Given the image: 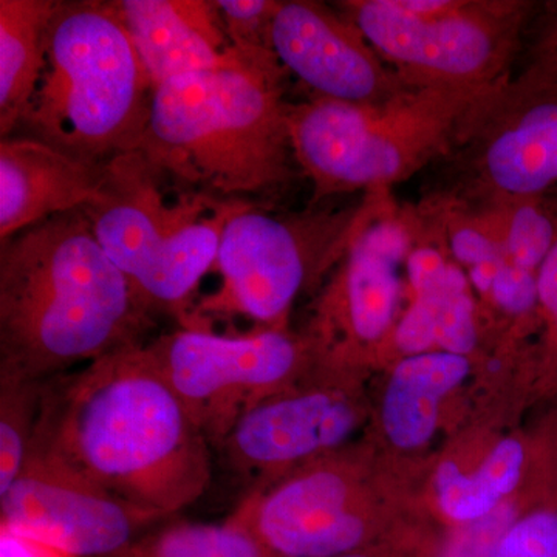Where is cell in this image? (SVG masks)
I'll use <instances>...</instances> for the list:
<instances>
[{
  "label": "cell",
  "mask_w": 557,
  "mask_h": 557,
  "mask_svg": "<svg viewBox=\"0 0 557 557\" xmlns=\"http://www.w3.org/2000/svg\"><path fill=\"white\" fill-rule=\"evenodd\" d=\"M32 449L152 522L193 507L212 480V446L145 343L47 381Z\"/></svg>",
  "instance_id": "1"
},
{
  "label": "cell",
  "mask_w": 557,
  "mask_h": 557,
  "mask_svg": "<svg viewBox=\"0 0 557 557\" xmlns=\"http://www.w3.org/2000/svg\"><path fill=\"white\" fill-rule=\"evenodd\" d=\"M153 314L83 209L2 242L0 369L47 383L143 344Z\"/></svg>",
  "instance_id": "2"
},
{
  "label": "cell",
  "mask_w": 557,
  "mask_h": 557,
  "mask_svg": "<svg viewBox=\"0 0 557 557\" xmlns=\"http://www.w3.org/2000/svg\"><path fill=\"white\" fill-rule=\"evenodd\" d=\"M237 50L228 65L157 87L138 150L185 185L247 200L287 185L296 160L287 70L270 49Z\"/></svg>",
  "instance_id": "3"
},
{
  "label": "cell",
  "mask_w": 557,
  "mask_h": 557,
  "mask_svg": "<svg viewBox=\"0 0 557 557\" xmlns=\"http://www.w3.org/2000/svg\"><path fill=\"white\" fill-rule=\"evenodd\" d=\"M248 203L185 185L135 149L106 163L100 193L83 211L152 310L194 329V295L214 269L223 228Z\"/></svg>",
  "instance_id": "4"
},
{
  "label": "cell",
  "mask_w": 557,
  "mask_h": 557,
  "mask_svg": "<svg viewBox=\"0 0 557 557\" xmlns=\"http://www.w3.org/2000/svg\"><path fill=\"white\" fill-rule=\"evenodd\" d=\"M153 91L119 2L60 0L46 70L22 124L76 159L108 163L138 149Z\"/></svg>",
  "instance_id": "5"
},
{
  "label": "cell",
  "mask_w": 557,
  "mask_h": 557,
  "mask_svg": "<svg viewBox=\"0 0 557 557\" xmlns=\"http://www.w3.org/2000/svg\"><path fill=\"white\" fill-rule=\"evenodd\" d=\"M493 89L412 87L383 104L318 97L292 104L293 153L313 183L310 207L338 194L375 193L442 159L469 110Z\"/></svg>",
  "instance_id": "6"
},
{
  "label": "cell",
  "mask_w": 557,
  "mask_h": 557,
  "mask_svg": "<svg viewBox=\"0 0 557 557\" xmlns=\"http://www.w3.org/2000/svg\"><path fill=\"white\" fill-rule=\"evenodd\" d=\"M338 5L409 87L487 90L511 78L541 3L347 0Z\"/></svg>",
  "instance_id": "7"
},
{
  "label": "cell",
  "mask_w": 557,
  "mask_h": 557,
  "mask_svg": "<svg viewBox=\"0 0 557 557\" xmlns=\"http://www.w3.org/2000/svg\"><path fill=\"white\" fill-rule=\"evenodd\" d=\"M379 201L329 209L273 212L249 201L223 228L214 270L222 284L194 307V329L209 317H245L284 329L304 288L343 258L351 237Z\"/></svg>",
  "instance_id": "8"
},
{
  "label": "cell",
  "mask_w": 557,
  "mask_h": 557,
  "mask_svg": "<svg viewBox=\"0 0 557 557\" xmlns=\"http://www.w3.org/2000/svg\"><path fill=\"white\" fill-rule=\"evenodd\" d=\"M442 159L460 175L454 199L557 197V76L523 69L487 91Z\"/></svg>",
  "instance_id": "9"
},
{
  "label": "cell",
  "mask_w": 557,
  "mask_h": 557,
  "mask_svg": "<svg viewBox=\"0 0 557 557\" xmlns=\"http://www.w3.org/2000/svg\"><path fill=\"white\" fill-rule=\"evenodd\" d=\"M212 448H222L242 413L292 387L314 354L285 329L219 335L178 329L146 344Z\"/></svg>",
  "instance_id": "10"
},
{
  "label": "cell",
  "mask_w": 557,
  "mask_h": 557,
  "mask_svg": "<svg viewBox=\"0 0 557 557\" xmlns=\"http://www.w3.org/2000/svg\"><path fill=\"white\" fill-rule=\"evenodd\" d=\"M2 531L67 557H104L126 547L152 522L67 463L32 449L0 496Z\"/></svg>",
  "instance_id": "11"
},
{
  "label": "cell",
  "mask_w": 557,
  "mask_h": 557,
  "mask_svg": "<svg viewBox=\"0 0 557 557\" xmlns=\"http://www.w3.org/2000/svg\"><path fill=\"white\" fill-rule=\"evenodd\" d=\"M276 485L252 491L231 519L270 557H336L372 544L346 465L319 458Z\"/></svg>",
  "instance_id": "12"
},
{
  "label": "cell",
  "mask_w": 557,
  "mask_h": 557,
  "mask_svg": "<svg viewBox=\"0 0 557 557\" xmlns=\"http://www.w3.org/2000/svg\"><path fill=\"white\" fill-rule=\"evenodd\" d=\"M269 49L288 75H295L318 98L383 104L412 89L346 14L322 2H278L270 24Z\"/></svg>",
  "instance_id": "13"
},
{
  "label": "cell",
  "mask_w": 557,
  "mask_h": 557,
  "mask_svg": "<svg viewBox=\"0 0 557 557\" xmlns=\"http://www.w3.org/2000/svg\"><path fill=\"white\" fill-rule=\"evenodd\" d=\"M417 242L416 225L398 212L376 205L343 255V265L319 304V351L336 348L332 361L354 346H372L391 332L401 295L399 269Z\"/></svg>",
  "instance_id": "14"
},
{
  "label": "cell",
  "mask_w": 557,
  "mask_h": 557,
  "mask_svg": "<svg viewBox=\"0 0 557 557\" xmlns=\"http://www.w3.org/2000/svg\"><path fill=\"white\" fill-rule=\"evenodd\" d=\"M358 421L357 406L338 387H288L242 413L220 450L240 474H281L338 449Z\"/></svg>",
  "instance_id": "15"
},
{
  "label": "cell",
  "mask_w": 557,
  "mask_h": 557,
  "mask_svg": "<svg viewBox=\"0 0 557 557\" xmlns=\"http://www.w3.org/2000/svg\"><path fill=\"white\" fill-rule=\"evenodd\" d=\"M106 163L76 159L38 138L0 143V237L83 209L97 199Z\"/></svg>",
  "instance_id": "16"
},
{
  "label": "cell",
  "mask_w": 557,
  "mask_h": 557,
  "mask_svg": "<svg viewBox=\"0 0 557 557\" xmlns=\"http://www.w3.org/2000/svg\"><path fill=\"white\" fill-rule=\"evenodd\" d=\"M124 24L153 90L166 81L236 61L215 2L121 0Z\"/></svg>",
  "instance_id": "17"
},
{
  "label": "cell",
  "mask_w": 557,
  "mask_h": 557,
  "mask_svg": "<svg viewBox=\"0 0 557 557\" xmlns=\"http://www.w3.org/2000/svg\"><path fill=\"white\" fill-rule=\"evenodd\" d=\"M413 299L394 332L401 354L440 348L467 355L478 346L474 300L463 270L432 245H413L406 260Z\"/></svg>",
  "instance_id": "18"
},
{
  "label": "cell",
  "mask_w": 557,
  "mask_h": 557,
  "mask_svg": "<svg viewBox=\"0 0 557 557\" xmlns=\"http://www.w3.org/2000/svg\"><path fill=\"white\" fill-rule=\"evenodd\" d=\"M471 370L468 357L434 350L408 355L398 362L383 399L384 432L399 449H417L434 437L443 398Z\"/></svg>",
  "instance_id": "19"
},
{
  "label": "cell",
  "mask_w": 557,
  "mask_h": 557,
  "mask_svg": "<svg viewBox=\"0 0 557 557\" xmlns=\"http://www.w3.org/2000/svg\"><path fill=\"white\" fill-rule=\"evenodd\" d=\"M60 0H0V135L24 123L46 70L47 33Z\"/></svg>",
  "instance_id": "20"
},
{
  "label": "cell",
  "mask_w": 557,
  "mask_h": 557,
  "mask_svg": "<svg viewBox=\"0 0 557 557\" xmlns=\"http://www.w3.org/2000/svg\"><path fill=\"white\" fill-rule=\"evenodd\" d=\"M527 460L525 445L505 438L472 474H463L453 461L440 465L435 490L443 515L461 525L496 511L519 486Z\"/></svg>",
  "instance_id": "21"
},
{
  "label": "cell",
  "mask_w": 557,
  "mask_h": 557,
  "mask_svg": "<svg viewBox=\"0 0 557 557\" xmlns=\"http://www.w3.org/2000/svg\"><path fill=\"white\" fill-rule=\"evenodd\" d=\"M104 557H270L234 519L223 523L175 522L137 536Z\"/></svg>",
  "instance_id": "22"
},
{
  "label": "cell",
  "mask_w": 557,
  "mask_h": 557,
  "mask_svg": "<svg viewBox=\"0 0 557 557\" xmlns=\"http://www.w3.org/2000/svg\"><path fill=\"white\" fill-rule=\"evenodd\" d=\"M520 269L539 271L557 244V197H531L485 209L482 218Z\"/></svg>",
  "instance_id": "23"
},
{
  "label": "cell",
  "mask_w": 557,
  "mask_h": 557,
  "mask_svg": "<svg viewBox=\"0 0 557 557\" xmlns=\"http://www.w3.org/2000/svg\"><path fill=\"white\" fill-rule=\"evenodd\" d=\"M46 383L0 369V496L30 454Z\"/></svg>",
  "instance_id": "24"
},
{
  "label": "cell",
  "mask_w": 557,
  "mask_h": 557,
  "mask_svg": "<svg viewBox=\"0 0 557 557\" xmlns=\"http://www.w3.org/2000/svg\"><path fill=\"white\" fill-rule=\"evenodd\" d=\"M519 518L515 505L504 504L485 518L461 523L443 541L435 557H497L509 528Z\"/></svg>",
  "instance_id": "25"
},
{
  "label": "cell",
  "mask_w": 557,
  "mask_h": 557,
  "mask_svg": "<svg viewBox=\"0 0 557 557\" xmlns=\"http://www.w3.org/2000/svg\"><path fill=\"white\" fill-rule=\"evenodd\" d=\"M220 16L233 47L269 49V30L276 0H218Z\"/></svg>",
  "instance_id": "26"
},
{
  "label": "cell",
  "mask_w": 557,
  "mask_h": 557,
  "mask_svg": "<svg viewBox=\"0 0 557 557\" xmlns=\"http://www.w3.org/2000/svg\"><path fill=\"white\" fill-rule=\"evenodd\" d=\"M497 557H557V509L542 507L520 516Z\"/></svg>",
  "instance_id": "27"
},
{
  "label": "cell",
  "mask_w": 557,
  "mask_h": 557,
  "mask_svg": "<svg viewBox=\"0 0 557 557\" xmlns=\"http://www.w3.org/2000/svg\"><path fill=\"white\" fill-rule=\"evenodd\" d=\"M448 247L453 258L468 269L505 260L504 249L482 219L448 223Z\"/></svg>",
  "instance_id": "28"
},
{
  "label": "cell",
  "mask_w": 557,
  "mask_h": 557,
  "mask_svg": "<svg viewBox=\"0 0 557 557\" xmlns=\"http://www.w3.org/2000/svg\"><path fill=\"white\" fill-rule=\"evenodd\" d=\"M491 299L512 317H528L539 311L536 271L520 269L505 260L497 270L490 292Z\"/></svg>",
  "instance_id": "29"
},
{
  "label": "cell",
  "mask_w": 557,
  "mask_h": 557,
  "mask_svg": "<svg viewBox=\"0 0 557 557\" xmlns=\"http://www.w3.org/2000/svg\"><path fill=\"white\" fill-rule=\"evenodd\" d=\"M539 313L545 325V366L557 386V244L537 271Z\"/></svg>",
  "instance_id": "30"
},
{
  "label": "cell",
  "mask_w": 557,
  "mask_h": 557,
  "mask_svg": "<svg viewBox=\"0 0 557 557\" xmlns=\"http://www.w3.org/2000/svg\"><path fill=\"white\" fill-rule=\"evenodd\" d=\"M528 30H533V39L525 69L557 76V2L541 3Z\"/></svg>",
  "instance_id": "31"
},
{
  "label": "cell",
  "mask_w": 557,
  "mask_h": 557,
  "mask_svg": "<svg viewBox=\"0 0 557 557\" xmlns=\"http://www.w3.org/2000/svg\"><path fill=\"white\" fill-rule=\"evenodd\" d=\"M2 557H67L57 549L2 531Z\"/></svg>",
  "instance_id": "32"
},
{
  "label": "cell",
  "mask_w": 557,
  "mask_h": 557,
  "mask_svg": "<svg viewBox=\"0 0 557 557\" xmlns=\"http://www.w3.org/2000/svg\"><path fill=\"white\" fill-rule=\"evenodd\" d=\"M336 557H406V555H401V553L397 552V549L384 547L379 548L373 547V545L370 544L368 545V547L355 549V552L346 553V555H341Z\"/></svg>",
  "instance_id": "33"
}]
</instances>
